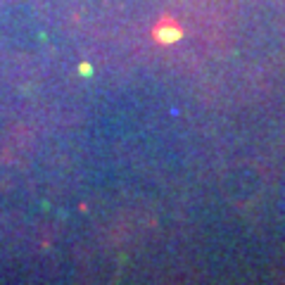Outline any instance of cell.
<instances>
[{
	"mask_svg": "<svg viewBox=\"0 0 285 285\" xmlns=\"http://www.w3.org/2000/svg\"><path fill=\"white\" fill-rule=\"evenodd\" d=\"M178 36H181V29L174 22H162L152 29V38L159 40V43H174Z\"/></svg>",
	"mask_w": 285,
	"mask_h": 285,
	"instance_id": "obj_1",
	"label": "cell"
}]
</instances>
